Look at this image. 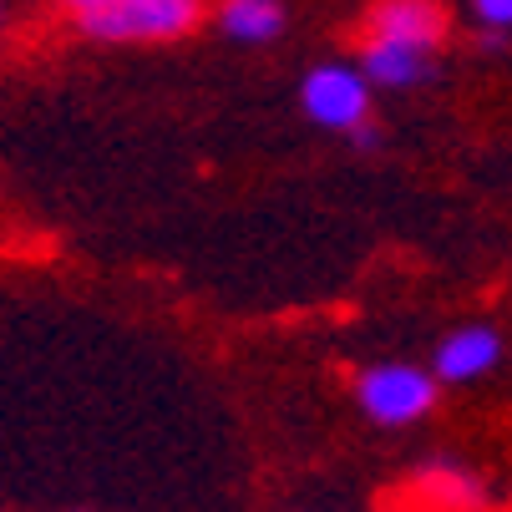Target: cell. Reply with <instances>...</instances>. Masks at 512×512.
<instances>
[{
	"instance_id": "6da1fadb",
	"label": "cell",
	"mask_w": 512,
	"mask_h": 512,
	"mask_svg": "<svg viewBox=\"0 0 512 512\" xmlns=\"http://www.w3.org/2000/svg\"><path fill=\"white\" fill-rule=\"evenodd\" d=\"M198 0H107L82 16V31L97 41H168L193 31Z\"/></svg>"
},
{
	"instance_id": "7a4b0ae2",
	"label": "cell",
	"mask_w": 512,
	"mask_h": 512,
	"mask_svg": "<svg viewBox=\"0 0 512 512\" xmlns=\"http://www.w3.org/2000/svg\"><path fill=\"white\" fill-rule=\"evenodd\" d=\"M300 102H305L310 122L335 127V132H355L360 122H371V77L345 66V61H325L305 77Z\"/></svg>"
},
{
	"instance_id": "3957f363",
	"label": "cell",
	"mask_w": 512,
	"mask_h": 512,
	"mask_svg": "<svg viewBox=\"0 0 512 512\" xmlns=\"http://www.w3.org/2000/svg\"><path fill=\"white\" fill-rule=\"evenodd\" d=\"M355 396H360L365 416L381 426H411L416 416H426L436 406V386L416 365H376V371L360 376Z\"/></svg>"
},
{
	"instance_id": "277c9868",
	"label": "cell",
	"mask_w": 512,
	"mask_h": 512,
	"mask_svg": "<svg viewBox=\"0 0 512 512\" xmlns=\"http://www.w3.org/2000/svg\"><path fill=\"white\" fill-rule=\"evenodd\" d=\"M371 36L436 51L447 36V11L436 6V0H376L371 6Z\"/></svg>"
},
{
	"instance_id": "5b68a950",
	"label": "cell",
	"mask_w": 512,
	"mask_h": 512,
	"mask_svg": "<svg viewBox=\"0 0 512 512\" xmlns=\"http://www.w3.org/2000/svg\"><path fill=\"white\" fill-rule=\"evenodd\" d=\"M497 355H502L497 330L467 325V330H457V335H447L442 345H436V376L442 381H477L497 365Z\"/></svg>"
},
{
	"instance_id": "8992f818",
	"label": "cell",
	"mask_w": 512,
	"mask_h": 512,
	"mask_svg": "<svg viewBox=\"0 0 512 512\" xmlns=\"http://www.w3.org/2000/svg\"><path fill=\"white\" fill-rule=\"evenodd\" d=\"M360 71L371 82H381V87H416V82L431 77V51L371 36V41H365V56H360Z\"/></svg>"
},
{
	"instance_id": "52a82bcc",
	"label": "cell",
	"mask_w": 512,
	"mask_h": 512,
	"mask_svg": "<svg viewBox=\"0 0 512 512\" xmlns=\"http://www.w3.org/2000/svg\"><path fill=\"white\" fill-rule=\"evenodd\" d=\"M218 26L234 41H269L284 26V6L279 0H224L218 6Z\"/></svg>"
},
{
	"instance_id": "ba28073f",
	"label": "cell",
	"mask_w": 512,
	"mask_h": 512,
	"mask_svg": "<svg viewBox=\"0 0 512 512\" xmlns=\"http://www.w3.org/2000/svg\"><path fill=\"white\" fill-rule=\"evenodd\" d=\"M426 487L442 502H452V507H472L477 502V482L462 477V472H436V477H426Z\"/></svg>"
},
{
	"instance_id": "9c48e42d",
	"label": "cell",
	"mask_w": 512,
	"mask_h": 512,
	"mask_svg": "<svg viewBox=\"0 0 512 512\" xmlns=\"http://www.w3.org/2000/svg\"><path fill=\"white\" fill-rule=\"evenodd\" d=\"M472 11L487 31H512V0H472Z\"/></svg>"
},
{
	"instance_id": "30bf717a",
	"label": "cell",
	"mask_w": 512,
	"mask_h": 512,
	"mask_svg": "<svg viewBox=\"0 0 512 512\" xmlns=\"http://www.w3.org/2000/svg\"><path fill=\"white\" fill-rule=\"evenodd\" d=\"M61 6H71V11H82V16H87V11H97V6H107V0H61Z\"/></svg>"
}]
</instances>
